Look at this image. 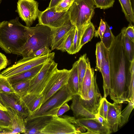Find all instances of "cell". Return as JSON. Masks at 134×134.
Instances as JSON below:
<instances>
[{
	"instance_id": "cell-1",
	"label": "cell",
	"mask_w": 134,
	"mask_h": 134,
	"mask_svg": "<svg viewBox=\"0 0 134 134\" xmlns=\"http://www.w3.org/2000/svg\"><path fill=\"white\" fill-rule=\"evenodd\" d=\"M121 32L115 37L108 53L110 75L109 95L114 102L121 104L127 102V82L131 75V62L121 43Z\"/></svg>"
},
{
	"instance_id": "cell-2",
	"label": "cell",
	"mask_w": 134,
	"mask_h": 134,
	"mask_svg": "<svg viewBox=\"0 0 134 134\" xmlns=\"http://www.w3.org/2000/svg\"><path fill=\"white\" fill-rule=\"evenodd\" d=\"M32 33L31 27L25 26L17 16L0 22V47L8 54L21 55L23 48Z\"/></svg>"
},
{
	"instance_id": "cell-3",
	"label": "cell",
	"mask_w": 134,
	"mask_h": 134,
	"mask_svg": "<svg viewBox=\"0 0 134 134\" xmlns=\"http://www.w3.org/2000/svg\"><path fill=\"white\" fill-rule=\"evenodd\" d=\"M31 28V34L23 48L21 56L23 57L30 56L44 47L50 48L52 43V28L38 23Z\"/></svg>"
},
{
	"instance_id": "cell-4",
	"label": "cell",
	"mask_w": 134,
	"mask_h": 134,
	"mask_svg": "<svg viewBox=\"0 0 134 134\" xmlns=\"http://www.w3.org/2000/svg\"><path fill=\"white\" fill-rule=\"evenodd\" d=\"M96 8L94 0H74L68 10L70 20L77 28L88 24Z\"/></svg>"
},
{
	"instance_id": "cell-5",
	"label": "cell",
	"mask_w": 134,
	"mask_h": 134,
	"mask_svg": "<svg viewBox=\"0 0 134 134\" xmlns=\"http://www.w3.org/2000/svg\"><path fill=\"white\" fill-rule=\"evenodd\" d=\"M54 55L55 53L53 52L34 58L30 57H23L3 70L1 74L7 78L14 76L53 59Z\"/></svg>"
},
{
	"instance_id": "cell-6",
	"label": "cell",
	"mask_w": 134,
	"mask_h": 134,
	"mask_svg": "<svg viewBox=\"0 0 134 134\" xmlns=\"http://www.w3.org/2000/svg\"><path fill=\"white\" fill-rule=\"evenodd\" d=\"M57 65L53 59L45 63L38 73L31 79L27 94H41L51 76L58 69Z\"/></svg>"
},
{
	"instance_id": "cell-7",
	"label": "cell",
	"mask_w": 134,
	"mask_h": 134,
	"mask_svg": "<svg viewBox=\"0 0 134 134\" xmlns=\"http://www.w3.org/2000/svg\"><path fill=\"white\" fill-rule=\"evenodd\" d=\"M73 96L69 91L66 84L43 103L33 114L27 118L32 119L40 116L54 108L71 100Z\"/></svg>"
},
{
	"instance_id": "cell-8",
	"label": "cell",
	"mask_w": 134,
	"mask_h": 134,
	"mask_svg": "<svg viewBox=\"0 0 134 134\" xmlns=\"http://www.w3.org/2000/svg\"><path fill=\"white\" fill-rule=\"evenodd\" d=\"M41 134L81 133L75 126L63 117L52 116L49 123L40 131Z\"/></svg>"
},
{
	"instance_id": "cell-9",
	"label": "cell",
	"mask_w": 134,
	"mask_h": 134,
	"mask_svg": "<svg viewBox=\"0 0 134 134\" xmlns=\"http://www.w3.org/2000/svg\"><path fill=\"white\" fill-rule=\"evenodd\" d=\"M55 7L47 8L43 11H40L37 17L39 24L56 28L70 20L68 11L57 12Z\"/></svg>"
},
{
	"instance_id": "cell-10",
	"label": "cell",
	"mask_w": 134,
	"mask_h": 134,
	"mask_svg": "<svg viewBox=\"0 0 134 134\" xmlns=\"http://www.w3.org/2000/svg\"><path fill=\"white\" fill-rule=\"evenodd\" d=\"M70 71L66 69H57L54 71L41 93L43 97L42 104L67 84Z\"/></svg>"
},
{
	"instance_id": "cell-11",
	"label": "cell",
	"mask_w": 134,
	"mask_h": 134,
	"mask_svg": "<svg viewBox=\"0 0 134 134\" xmlns=\"http://www.w3.org/2000/svg\"><path fill=\"white\" fill-rule=\"evenodd\" d=\"M38 6V3L35 0H18L17 11L26 26L30 27L38 17L40 11Z\"/></svg>"
},
{
	"instance_id": "cell-12",
	"label": "cell",
	"mask_w": 134,
	"mask_h": 134,
	"mask_svg": "<svg viewBox=\"0 0 134 134\" xmlns=\"http://www.w3.org/2000/svg\"><path fill=\"white\" fill-rule=\"evenodd\" d=\"M63 117L74 125L76 127L85 129L86 134H109L111 133L110 129L92 119H75L74 117L64 115Z\"/></svg>"
},
{
	"instance_id": "cell-13",
	"label": "cell",
	"mask_w": 134,
	"mask_h": 134,
	"mask_svg": "<svg viewBox=\"0 0 134 134\" xmlns=\"http://www.w3.org/2000/svg\"><path fill=\"white\" fill-rule=\"evenodd\" d=\"M102 98L97 84L95 75L89 89L87 99H82L79 97V100L86 109L95 115L98 113L100 102Z\"/></svg>"
},
{
	"instance_id": "cell-14",
	"label": "cell",
	"mask_w": 134,
	"mask_h": 134,
	"mask_svg": "<svg viewBox=\"0 0 134 134\" xmlns=\"http://www.w3.org/2000/svg\"><path fill=\"white\" fill-rule=\"evenodd\" d=\"M0 102L4 107L12 109L24 119L29 116V113L23 105L21 97L15 93H0Z\"/></svg>"
},
{
	"instance_id": "cell-15",
	"label": "cell",
	"mask_w": 134,
	"mask_h": 134,
	"mask_svg": "<svg viewBox=\"0 0 134 134\" xmlns=\"http://www.w3.org/2000/svg\"><path fill=\"white\" fill-rule=\"evenodd\" d=\"M52 116H41L24 119L25 131L24 134H41V130L49 122Z\"/></svg>"
},
{
	"instance_id": "cell-16",
	"label": "cell",
	"mask_w": 134,
	"mask_h": 134,
	"mask_svg": "<svg viewBox=\"0 0 134 134\" xmlns=\"http://www.w3.org/2000/svg\"><path fill=\"white\" fill-rule=\"evenodd\" d=\"M122 105L115 103H110L107 116V121L111 132L118 131L120 122Z\"/></svg>"
},
{
	"instance_id": "cell-17",
	"label": "cell",
	"mask_w": 134,
	"mask_h": 134,
	"mask_svg": "<svg viewBox=\"0 0 134 134\" xmlns=\"http://www.w3.org/2000/svg\"><path fill=\"white\" fill-rule=\"evenodd\" d=\"M21 99L23 105L29 113V116L40 108L42 104L43 97L42 94H28L21 97Z\"/></svg>"
},
{
	"instance_id": "cell-18",
	"label": "cell",
	"mask_w": 134,
	"mask_h": 134,
	"mask_svg": "<svg viewBox=\"0 0 134 134\" xmlns=\"http://www.w3.org/2000/svg\"><path fill=\"white\" fill-rule=\"evenodd\" d=\"M102 74L103 79V97L109 95L110 88V75L108 50L104 47V53L99 71Z\"/></svg>"
},
{
	"instance_id": "cell-19",
	"label": "cell",
	"mask_w": 134,
	"mask_h": 134,
	"mask_svg": "<svg viewBox=\"0 0 134 134\" xmlns=\"http://www.w3.org/2000/svg\"><path fill=\"white\" fill-rule=\"evenodd\" d=\"M70 107L75 119H92L97 120L95 114L86 109L81 104L78 95L73 96Z\"/></svg>"
},
{
	"instance_id": "cell-20",
	"label": "cell",
	"mask_w": 134,
	"mask_h": 134,
	"mask_svg": "<svg viewBox=\"0 0 134 134\" xmlns=\"http://www.w3.org/2000/svg\"><path fill=\"white\" fill-rule=\"evenodd\" d=\"M74 26L69 20L59 27L52 28L53 37L51 47L52 51L56 49Z\"/></svg>"
},
{
	"instance_id": "cell-21",
	"label": "cell",
	"mask_w": 134,
	"mask_h": 134,
	"mask_svg": "<svg viewBox=\"0 0 134 134\" xmlns=\"http://www.w3.org/2000/svg\"><path fill=\"white\" fill-rule=\"evenodd\" d=\"M6 108L11 121V130L6 134L24 133L25 129L24 119L12 109Z\"/></svg>"
},
{
	"instance_id": "cell-22",
	"label": "cell",
	"mask_w": 134,
	"mask_h": 134,
	"mask_svg": "<svg viewBox=\"0 0 134 134\" xmlns=\"http://www.w3.org/2000/svg\"><path fill=\"white\" fill-rule=\"evenodd\" d=\"M94 74V69L91 68L89 60L82 83L80 94L79 96L82 99H87L89 89L95 76Z\"/></svg>"
},
{
	"instance_id": "cell-23",
	"label": "cell",
	"mask_w": 134,
	"mask_h": 134,
	"mask_svg": "<svg viewBox=\"0 0 134 134\" xmlns=\"http://www.w3.org/2000/svg\"><path fill=\"white\" fill-rule=\"evenodd\" d=\"M77 61L73 64L70 70L67 83L70 92L73 95H79V82L77 68Z\"/></svg>"
},
{
	"instance_id": "cell-24",
	"label": "cell",
	"mask_w": 134,
	"mask_h": 134,
	"mask_svg": "<svg viewBox=\"0 0 134 134\" xmlns=\"http://www.w3.org/2000/svg\"><path fill=\"white\" fill-rule=\"evenodd\" d=\"M44 63L36 66L29 70L17 74L7 78V79L11 83L32 77L38 73Z\"/></svg>"
},
{
	"instance_id": "cell-25",
	"label": "cell",
	"mask_w": 134,
	"mask_h": 134,
	"mask_svg": "<svg viewBox=\"0 0 134 134\" xmlns=\"http://www.w3.org/2000/svg\"><path fill=\"white\" fill-rule=\"evenodd\" d=\"M77 28L76 30L72 44L68 53L71 54H76L81 49L80 42L82 35L88 24Z\"/></svg>"
},
{
	"instance_id": "cell-26",
	"label": "cell",
	"mask_w": 134,
	"mask_h": 134,
	"mask_svg": "<svg viewBox=\"0 0 134 134\" xmlns=\"http://www.w3.org/2000/svg\"><path fill=\"white\" fill-rule=\"evenodd\" d=\"M89 60L86 53L81 56L77 60V68L79 82V92L80 94L82 84L86 70L87 63Z\"/></svg>"
},
{
	"instance_id": "cell-27",
	"label": "cell",
	"mask_w": 134,
	"mask_h": 134,
	"mask_svg": "<svg viewBox=\"0 0 134 134\" xmlns=\"http://www.w3.org/2000/svg\"><path fill=\"white\" fill-rule=\"evenodd\" d=\"M32 77L11 83L15 93L21 97L27 94Z\"/></svg>"
},
{
	"instance_id": "cell-28",
	"label": "cell",
	"mask_w": 134,
	"mask_h": 134,
	"mask_svg": "<svg viewBox=\"0 0 134 134\" xmlns=\"http://www.w3.org/2000/svg\"><path fill=\"white\" fill-rule=\"evenodd\" d=\"M121 33L122 45L128 59L131 62L134 59V42Z\"/></svg>"
},
{
	"instance_id": "cell-29",
	"label": "cell",
	"mask_w": 134,
	"mask_h": 134,
	"mask_svg": "<svg viewBox=\"0 0 134 134\" xmlns=\"http://www.w3.org/2000/svg\"><path fill=\"white\" fill-rule=\"evenodd\" d=\"M75 30L76 27L74 26L56 49L63 52H66L68 53L73 43Z\"/></svg>"
},
{
	"instance_id": "cell-30",
	"label": "cell",
	"mask_w": 134,
	"mask_h": 134,
	"mask_svg": "<svg viewBox=\"0 0 134 134\" xmlns=\"http://www.w3.org/2000/svg\"><path fill=\"white\" fill-rule=\"evenodd\" d=\"M127 21L130 24L134 23V12L132 7L131 0H118Z\"/></svg>"
},
{
	"instance_id": "cell-31",
	"label": "cell",
	"mask_w": 134,
	"mask_h": 134,
	"mask_svg": "<svg viewBox=\"0 0 134 134\" xmlns=\"http://www.w3.org/2000/svg\"><path fill=\"white\" fill-rule=\"evenodd\" d=\"M131 75L127 82V100H130L134 102V59L131 62L130 68Z\"/></svg>"
},
{
	"instance_id": "cell-32",
	"label": "cell",
	"mask_w": 134,
	"mask_h": 134,
	"mask_svg": "<svg viewBox=\"0 0 134 134\" xmlns=\"http://www.w3.org/2000/svg\"><path fill=\"white\" fill-rule=\"evenodd\" d=\"M105 22L106 29L103 35L101 41L105 48L108 50L114 41L115 37L112 33L109 26L106 22Z\"/></svg>"
},
{
	"instance_id": "cell-33",
	"label": "cell",
	"mask_w": 134,
	"mask_h": 134,
	"mask_svg": "<svg viewBox=\"0 0 134 134\" xmlns=\"http://www.w3.org/2000/svg\"><path fill=\"white\" fill-rule=\"evenodd\" d=\"M95 31L94 26L91 22L85 29L82 37L80 44L81 48L85 44L91 41L94 36Z\"/></svg>"
},
{
	"instance_id": "cell-34",
	"label": "cell",
	"mask_w": 134,
	"mask_h": 134,
	"mask_svg": "<svg viewBox=\"0 0 134 134\" xmlns=\"http://www.w3.org/2000/svg\"><path fill=\"white\" fill-rule=\"evenodd\" d=\"M128 104L121 112L120 116V122L119 127H120L128 121L129 116L133 109L134 102L130 100L127 101Z\"/></svg>"
},
{
	"instance_id": "cell-35",
	"label": "cell",
	"mask_w": 134,
	"mask_h": 134,
	"mask_svg": "<svg viewBox=\"0 0 134 134\" xmlns=\"http://www.w3.org/2000/svg\"><path fill=\"white\" fill-rule=\"evenodd\" d=\"M11 119L7 111L0 109V127L7 131L6 133L11 131Z\"/></svg>"
},
{
	"instance_id": "cell-36",
	"label": "cell",
	"mask_w": 134,
	"mask_h": 134,
	"mask_svg": "<svg viewBox=\"0 0 134 134\" xmlns=\"http://www.w3.org/2000/svg\"><path fill=\"white\" fill-rule=\"evenodd\" d=\"M104 47L101 41L96 44V70L99 71L102 62L104 53Z\"/></svg>"
},
{
	"instance_id": "cell-37",
	"label": "cell",
	"mask_w": 134,
	"mask_h": 134,
	"mask_svg": "<svg viewBox=\"0 0 134 134\" xmlns=\"http://www.w3.org/2000/svg\"><path fill=\"white\" fill-rule=\"evenodd\" d=\"M15 93L7 78L0 73V93Z\"/></svg>"
},
{
	"instance_id": "cell-38",
	"label": "cell",
	"mask_w": 134,
	"mask_h": 134,
	"mask_svg": "<svg viewBox=\"0 0 134 134\" xmlns=\"http://www.w3.org/2000/svg\"><path fill=\"white\" fill-rule=\"evenodd\" d=\"M109 103L110 102L107 101L106 98H102L98 110V114L107 120Z\"/></svg>"
},
{
	"instance_id": "cell-39",
	"label": "cell",
	"mask_w": 134,
	"mask_h": 134,
	"mask_svg": "<svg viewBox=\"0 0 134 134\" xmlns=\"http://www.w3.org/2000/svg\"><path fill=\"white\" fill-rule=\"evenodd\" d=\"M96 8L105 9L113 7L115 0H94Z\"/></svg>"
},
{
	"instance_id": "cell-40",
	"label": "cell",
	"mask_w": 134,
	"mask_h": 134,
	"mask_svg": "<svg viewBox=\"0 0 134 134\" xmlns=\"http://www.w3.org/2000/svg\"><path fill=\"white\" fill-rule=\"evenodd\" d=\"M74 0H62L55 7L57 12L68 11Z\"/></svg>"
},
{
	"instance_id": "cell-41",
	"label": "cell",
	"mask_w": 134,
	"mask_h": 134,
	"mask_svg": "<svg viewBox=\"0 0 134 134\" xmlns=\"http://www.w3.org/2000/svg\"><path fill=\"white\" fill-rule=\"evenodd\" d=\"M121 32L125 36L134 42V26L132 24H130L127 27L123 28Z\"/></svg>"
},
{
	"instance_id": "cell-42",
	"label": "cell",
	"mask_w": 134,
	"mask_h": 134,
	"mask_svg": "<svg viewBox=\"0 0 134 134\" xmlns=\"http://www.w3.org/2000/svg\"><path fill=\"white\" fill-rule=\"evenodd\" d=\"M106 29V24L102 19L100 20L99 26L97 30H96L94 34L95 37H98L99 36L101 40L102 39V36L105 32Z\"/></svg>"
},
{
	"instance_id": "cell-43",
	"label": "cell",
	"mask_w": 134,
	"mask_h": 134,
	"mask_svg": "<svg viewBox=\"0 0 134 134\" xmlns=\"http://www.w3.org/2000/svg\"><path fill=\"white\" fill-rule=\"evenodd\" d=\"M51 51L49 48L45 46L38 50L32 55L30 57L32 58L38 57L50 53Z\"/></svg>"
},
{
	"instance_id": "cell-44",
	"label": "cell",
	"mask_w": 134,
	"mask_h": 134,
	"mask_svg": "<svg viewBox=\"0 0 134 134\" xmlns=\"http://www.w3.org/2000/svg\"><path fill=\"white\" fill-rule=\"evenodd\" d=\"M9 62L6 57L3 54L0 53V72L6 68L8 65Z\"/></svg>"
},
{
	"instance_id": "cell-45",
	"label": "cell",
	"mask_w": 134,
	"mask_h": 134,
	"mask_svg": "<svg viewBox=\"0 0 134 134\" xmlns=\"http://www.w3.org/2000/svg\"><path fill=\"white\" fill-rule=\"evenodd\" d=\"M70 109V107L67 102H65L60 107L55 116H60Z\"/></svg>"
},
{
	"instance_id": "cell-46",
	"label": "cell",
	"mask_w": 134,
	"mask_h": 134,
	"mask_svg": "<svg viewBox=\"0 0 134 134\" xmlns=\"http://www.w3.org/2000/svg\"><path fill=\"white\" fill-rule=\"evenodd\" d=\"M95 115L96 118L98 122L110 129L109 125L107 120L98 113L95 114Z\"/></svg>"
},
{
	"instance_id": "cell-47",
	"label": "cell",
	"mask_w": 134,
	"mask_h": 134,
	"mask_svg": "<svg viewBox=\"0 0 134 134\" xmlns=\"http://www.w3.org/2000/svg\"><path fill=\"white\" fill-rule=\"evenodd\" d=\"M62 0H51L48 7L49 8L55 7Z\"/></svg>"
},
{
	"instance_id": "cell-48",
	"label": "cell",
	"mask_w": 134,
	"mask_h": 134,
	"mask_svg": "<svg viewBox=\"0 0 134 134\" xmlns=\"http://www.w3.org/2000/svg\"><path fill=\"white\" fill-rule=\"evenodd\" d=\"M0 109L4 111H7L6 108L4 107L1 103L0 102Z\"/></svg>"
},
{
	"instance_id": "cell-49",
	"label": "cell",
	"mask_w": 134,
	"mask_h": 134,
	"mask_svg": "<svg viewBox=\"0 0 134 134\" xmlns=\"http://www.w3.org/2000/svg\"><path fill=\"white\" fill-rule=\"evenodd\" d=\"M7 132L6 130L0 127V134H5Z\"/></svg>"
},
{
	"instance_id": "cell-50",
	"label": "cell",
	"mask_w": 134,
	"mask_h": 134,
	"mask_svg": "<svg viewBox=\"0 0 134 134\" xmlns=\"http://www.w3.org/2000/svg\"><path fill=\"white\" fill-rule=\"evenodd\" d=\"M2 1V0H0V4H1Z\"/></svg>"
},
{
	"instance_id": "cell-51",
	"label": "cell",
	"mask_w": 134,
	"mask_h": 134,
	"mask_svg": "<svg viewBox=\"0 0 134 134\" xmlns=\"http://www.w3.org/2000/svg\"></svg>"
}]
</instances>
